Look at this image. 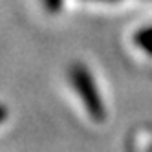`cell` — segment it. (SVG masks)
Wrapping results in <instances>:
<instances>
[{
    "label": "cell",
    "instance_id": "7a4b0ae2",
    "mask_svg": "<svg viewBox=\"0 0 152 152\" xmlns=\"http://www.w3.org/2000/svg\"><path fill=\"white\" fill-rule=\"evenodd\" d=\"M134 42L143 53H147L148 57H152V26H145L139 31H136Z\"/></svg>",
    "mask_w": 152,
    "mask_h": 152
},
{
    "label": "cell",
    "instance_id": "5b68a950",
    "mask_svg": "<svg viewBox=\"0 0 152 152\" xmlns=\"http://www.w3.org/2000/svg\"><path fill=\"white\" fill-rule=\"evenodd\" d=\"M103 2H117V0H103Z\"/></svg>",
    "mask_w": 152,
    "mask_h": 152
},
{
    "label": "cell",
    "instance_id": "3957f363",
    "mask_svg": "<svg viewBox=\"0 0 152 152\" xmlns=\"http://www.w3.org/2000/svg\"><path fill=\"white\" fill-rule=\"evenodd\" d=\"M44 2H46V9H48V11H51V13L59 11L61 6H62V0H44Z\"/></svg>",
    "mask_w": 152,
    "mask_h": 152
},
{
    "label": "cell",
    "instance_id": "277c9868",
    "mask_svg": "<svg viewBox=\"0 0 152 152\" xmlns=\"http://www.w3.org/2000/svg\"><path fill=\"white\" fill-rule=\"evenodd\" d=\"M6 117H7V108L0 104V123H2V121H4Z\"/></svg>",
    "mask_w": 152,
    "mask_h": 152
},
{
    "label": "cell",
    "instance_id": "6da1fadb",
    "mask_svg": "<svg viewBox=\"0 0 152 152\" xmlns=\"http://www.w3.org/2000/svg\"><path fill=\"white\" fill-rule=\"evenodd\" d=\"M70 83L73 86V90L77 92V95L81 97V101L86 108V112L92 119L95 121H104L106 112H104V104L103 99L97 90V84L94 81V77L90 75V72L86 70L84 64L81 62H73L70 66Z\"/></svg>",
    "mask_w": 152,
    "mask_h": 152
}]
</instances>
